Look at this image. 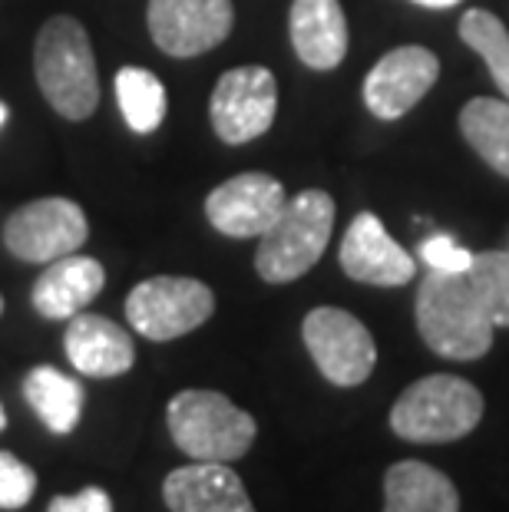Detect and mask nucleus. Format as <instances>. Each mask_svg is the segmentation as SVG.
<instances>
[{
  "label": "nucleus",
  "instance_id": "f257e3e1",
  "mask_svg": "<svg viewBox=\"0 0 509 512\" xmlns=\"http://www.w3.org/2000/svg\"><path fill=\"white\" fill-rule=\"evenodd\" d=\"M417 331L433 354L476 361L493 347V321L467 275L427 271L417 291Z\"/></svg>",
  "mask_w": 509,
  "mask_h": 512
},
{
  "label": "nucleus",
  "instance_id": "f03ea898",
  "mask_svg": "<svg viewBox=\"0 0 509 512\" xmlns=\"http://www.w3.org/2000/svg\"><path fill=\"white\" fill-rule=\"evenodd\" d=\"M34 70L43 100L63 119L80 123V119L93 116L96 103H100V76H96V57L80 20L60 14L40 27Z\"/></svg>",
  "mask_w": 509,
  "mask_h": 512
},
{
  "label": "nucleus",
  "instance_id": "7ed1b4c3",
  "mask_svg": "<svg viewBox=\"0 0 509 512\" xmlns=\"http://www.w3.org/2000/svg\"><path fill=\"white\" fill-rule=\"evenodd\" d=\"M334 232V199L321 189H305L285 202L278 219L258 235L255 271L268 285H288L318 265Z\"/></svg>",
  "mask_w": 509,
  "mask_h": 512
},
{
  "label": "nucleus",
  "instance_id": "20e7f679",
  "mask_svg": "<svg viewBox=\"0 0 509 512\" xmlns=\"http://www.w3.org/2000/svg\"><path fill=\"white\" fill-rule=\"evenodd\" d=\"M169 437L189 460L235 463L252 450L258 423L219 390H179L166 407Z\"/></svg>",
  "mask_w": 509,
  "mask_h": 512
},
{
  "label": "nucleus",
  "instance_id": "39448f33",
  "mask_svg": "<svg viewBox=\"0 0 509 512\" xmlns=\"http://www.w3.org/2000/svg\"><path fill=\"white\" fill-rule=\"evenodd\" d=\"M483 420V394L457 374H430L410 384L391 410V430L410 443H453Z\"/></svg>",
  "mask_w": 509,
  "mask_h": 512
},
{
  "label": "nucleus",
  "instance_id": "423d86ee",
  "mask_svg": "<svg viewBox=\"0 0 509 512\" xmlns=\"http://www.w3.org/2000/svg\"><path fill=\"white\" fill-rule=\"evenodd\" d=\"M215 314V294L199 278L156 275L129 291L126 318L149 341H176Z\"/></svg>",
  "mask_w": 509,
  "mask_h": 512
},
{
  "label": "nucleus",
  "instance_id": "0eeeda50",
  "mask_svg": "<svg viewBox=\"0 0 509 512\" xmlns=\"http://www.w3.org/2000/svg\"><path fill=\"white\" fill-rule=\"evenodd\" d=\"M86 238H90L86 212L60 195L20 205L4 225L7 252L34 265H50V261L80 252Z\"/></svg>",
  "mask_w": 509,
  "mask_h": 512
},
{
  "label": "nucleus",
  "instance_id": "6e6552de",
  "mask_svg": "<svg viewBox=\"0 0 509 512\" xmlns=\"http://www.w3.org/2000/svg\"><path fill=\"white\" fill-rule=\"evenodd\" d=\"M311 361L334 387H357L371 377L377 344L354 314L341 308H314L301 324Z\"/></svg>",
  "mask_w": 509,
  "mask_h": 512
},
{
  "label": "nucleus",
  "instance_id": "1a4fd4ad",
  "mask_svg": "<svg viewBox=\"0 0 509 512\" xmlns=\"http://www.w3.org/2000/svg\"><path fill=\"white\" fill-rule=\"evenodd\" d=\"M278 113V83L265 67H235L219 76L209 116L222 143L242 146L268 133Z\"/></svg>",
  "mask_w": 509,
  "mask_h": 512
},
{
  "label": "nucleus",
  "instance_id": "9d476101",
  "mask_svg": "<svg viewBox=\"0 0 509 512\" xmlns=\"http://www.w3.org/2000/svg\"><path fill=\"white\" fill-rule=\"evenodd\" d=\"M149 37L169 57H199L232 34V0H149Z\"/></svg>",
  "mask_w": 509,
  "mask_h": 512
},
{
  "label": "nucleus",
  "instance_id": "9b49d317",
  "mask_svg": "<svg viewBox=\"0 0 509 512\" xmlns=\"http://www.w3.org/2000/svg\"><path fill=\"white\" fill-rule=\"evenodd\" d=\"M288 195L285 185L265 172H242V176L225 179L219 189L209 192L205 199V215L215 232L229 238H258L268 232Z\"/></svg>",
  "mask_w": 509,
  "mask_h": 512
},
{
  "label": "nucleus",
  "instance_id": "f8f14e48",
  "mask_svg": "<svg viewBox=\"0 0 509 512\" xmlns=\"http://www.w3.org/2000/svg\"><path fill=\"white\" fill-rule=\"evenodd\" d=\"M440 76V60L427 47H397L374 63L364 80V103L377 119L407 116L430 93Z\"/></svg>",
  "mask_w": 509,
  "mask_h": 512
},
{
  "label": "nucleus",
  "instance_id": "ddd939ff",
  "mask_svg": "<svg viewBox=\"0 0 509 512\" xmlns=\"http://www.w3.org/2000/svg\"><path fill=\"white\" fill-rule=\"evenodd\" d=\"M338 261L348 278L377 288H400L417 275V261L387 235L374 212H361L348 225Z\"/></svg>",
  "mask_w": 509,
  "mask_h": 512
},
{
  "label": "nucleus",
  "instance_id": "4468645a",
  "mask_svg": "<svg viewBox=\"0 0 509 512\" xmlns=\"http://www.w3.org/2000/svg\"><path fill=\"white\" fill-rule=\"evenodd\" d=\"M162 499L172 512H255L245 483L229 463L192 460L162 483Z\"/></svg>",
  "mask_w": 509,
  "mask_h": 512
},
{
  "label": "nucleus",
  "instance_id": "2eb2a0df",
  "mask_svg": "<svg viewBox=\"0 0 509 512\" xmlns=\"http://www.w3.org/2000/svg\"><path fill=\"white\" fill-rule=\"evenodd\" d=\"M63 351L86 377H119L136 364L133 337L103 314H73L63 334Z\"/></svg>",
  "mask_w": 509,
  "mask_h": 512
},
{
  "label": "nucleus",
  "instance_id": "dca6fc26",
  "mask_svg": "<svg viewBox=\"0 0 509 512\" xmlns=\"http://www.w3.org/2000/svg\"><path fill=\"white\" fill-rule=\"evenodd\" d=\"M106 285V271L96 258L73 252L50 261L47 271L34 281V311L47 321H70L80 314Z\"/></svg>",
  "mask_w": 509,
  "mask_h": 512
},
{
  "label": "nucleus",
  "instance_id": "f3484780",
  "mask_svg": "<svg viewBox=\"0 0 509 512\" xmlns=\"http://www.w3.org/2000/svg\"><path fill=\"white\" fill-rule=\"evenodd\" d=\"M288 27L295 53L311 70H334L348 53V17L338 0H295Z\"/></svg>",
  "mask_w": 509,
  "mask_h": 512
},
{
  "label": "nucleus",
  "instance_id": "a211bd4d",
  "mask_svg": "<svg viewBox=\"0 0 509 512\" xmlns=\"http://www.w3.org/2000/svg\"><path fill=\"white\" fill-rule=\"evenodd\" d=\"M384 512H460V493L437 466L400 460L384 473Z\"/></svg>",
  "mask_w": 509,
  "mask_h": 512
},
{
  "label": "nucleus",
  "instance_id": "6ab92c4d",
  "mask_svg": "<svg viewBox=\"0 0 509 512\" xmlns=\"http://www.w3.org/2000/svg\"><path fill=\"white\" fill-rule=\"evenodd\" d=\"M24 397H27L30 407H34L43 427H47L50 433L67 437L83 417L86 390L77 377L63 374V370L50 367V364H40V367L30 370L27 380H24Z\"/></svg>",
  "mask_w": 509,
  "mask_h": 512
},
{
  "label": "nucleus",
  "instance_id": "aec40b11",
  "mask_svg": "<svg viewBox=\"0 0 509 512\" xmlns=\"http://www.w3.org/2000/svg\"><path fill=\"white\" fill-rule=\"evenodd\" d=\"M460 133L486 166L509 179V100H470L460 110Z\"/></svg>",
  "mask_w": 509,
  "mask_h": 512
},
{
  "label": "nucleus",
  "instance_id": "412c9836",
  "mask_svg": "<svg viewBox=\"0 0 509 512\" xmlns=\"http://www.w3.org/2000/svg\"><path fill=\"white\" fill-rule=\"evenodd\" d=\"M116 100H119V113H123L126 126L133 133L146 136L153 129L162 126L166 119V86L153 73L143 67H123L116 73Z\"/></svg>",
  "mask_w": 509,
  "mask_h": 512
},
{
  "label": "nucleus",
  "instance_id": "4be33fe9",
  "mask_svg": "<svg viewBox=\"0 0 509 512\" xmlns=\"http://www.w3.org/2000/svg\"><path fill=\"white\" fill-rule=\"evenodd\" d=\"M460 40L473 53H480L483 63L490 67L493 83L509 100V30L496 14L483 7H473L460 17Z\"/></svg>",
  "mask_w": 509,
  "mask_h": 512
},
{
  "label": "nucleus",
  "instance_id": "5701e85b",
  "mask_svg": "<svg viewBox=\"0 0 509 512\" xmlns=\"http://www.w3.org/2000/svg\"><path fill=\"white\" fill-rule=\"evenodd\" d=\"M467 278L486 314H490L493 328H509V252L473 255Z\"/></svg>",
  "mask_w": 509,
  "mask_h": 512
},
{
  "label": "nucleus",
  "instance_id": "b1692460",
  "mask_svg": "<svg viewBox=\"0 0 509 512\" xmlns=\"http://www.w3.org/2000/svg\"><path fill=\"white\" fill-rule=\"evenodd\" d=\"M37 493V473L14 453L0 450V509L27 506Z\"/></svg>",
  "mask_w": 509,
  "mask_h": 512
},
{
  "label": "nucleus",
  "instance_id": "393cba45",
  "mask_svg": "<svg viewBox=\"0 0 509 512\" xmlns=\"http://www.w3.org/2000/svg\"><path fill=\"white\" fill-rule=\"evenodd\" d=\"M417 255L430 271H450V275H467L470 265H473L470 248L457 245L447 235H433V238H427V242H420Z\"/></svg>",
  "mask_w": 509,
  "mask_h": 512
},
{
  "label": "nucleus",
  "instance_id": "a878e982",
  "mask_svg": "<svg viewBox=\"0 0 509 512\" xmlns=\"http://www.w3.org/2000/svg\"><path fill=\"white\" fill-rule=\"evenodd\" d=\"M47 512H113V499L100 486H86L73 496H53Z\"/></svg>",
  "mask_w": 509,
  "mask_h": 512
},
{
  "label": "nucleus",
  "instance_id": "bb28decb",
  "mask_svg": "<svg viewBox=\"0 0 509 512\" xmlns=\"http://www.w3.org/2000/svg\"><path fill=\"white\" fill-rule=\"evenodd\" d=\"M414 4H420V7H433V10H443V7L460 4V0H414Z\"/></svg>",
  "mask_w": 509,
  "mask_h": 512
},
{
  "label": "nucleus",
  "instance_id": "cd10ccee",
  "mask_svg": "<svg viewBox=\"0 0 509 512\" xmlns=\"http://www.w3.org/2000/svg\"><path fill=\"white\" fill-rule=\"evenodd\" d=\"M7 116H10V110H7V103H4V100H0V126H4V123H7Z\"/></svg>",
  "mask_w": 509,
  "mask_h": 512
},
{
  "label": "nucleus",
  "instance_id": "c85d7f7f",
  "mask_svg": "<svg viewBox=\"0 0 509 512\" xmlns=\"http://www.w3.org/2000/svg\"><path fill=\"white\" fill-rule=\"evenodd\" d=\"M0 430H7V413H4V403H0Z\"/></svg>",
  "mask_w": 509,
  "mask_h": 512
},
{
  "label": "nucleus",
  "instance_id": "c756f323",
  "mask_svg": "<svg viewBox=\"0 0 509 512\" xmlns=\"http://www.w3.org/2000/svg\"><path fill=\"white\" fill-rule=\"evenodd\" d=\"M0 314H4V298H0Z\"/></svg>",
  "mask_w": 509,
  "mask_h": 512
}]
</instances>
